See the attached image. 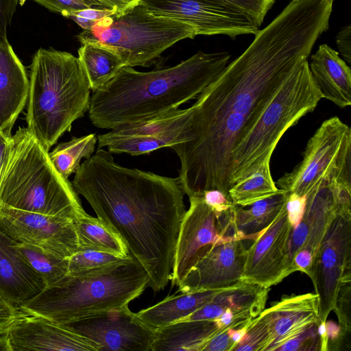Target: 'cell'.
Wrapping results in <instances>:
<instances>
[{
  "label": "cell",
  "mask_w": 351,
  "mask_h": 351,
  "mask_svg": "<svg viewBox=\"0 0 351 351\" xmlns=\"http://www.w3.org/2000/svg\"><path fill=\"white\" fill-rule=\"evenodd\" d=\"M189 202L176 241L170 280L172 285L180 284L204 248L234 234L231 211L217 216L202 196L189 197Z\"/></svg>",
  "instance_id": "14"
},
{
  "label": "cell",
  "mask_w": 351,
  "mask_h": 351,
  "mask_svg": "<svg viewBox=\"0 0 351 351\" xmlns=\"http://www.w3.org/2000/svg\"><path fill=\"white\" fill-rule=\"evenodd\" d=\"M77 53L93 92L104 86L124 66L115 50L99 43H82Z\"/></svg>",
  "instance_id": "28"
},
{
  "label": "cell",
  "mask_w": 351,
  "mask_h": 351,
  "mask_svg": "<svg viewBox=\"0 0 351 351\" xmlns=\"http://www.w3.org/2000/svg\"><path fill=\"white\" fill-rule=\"evenodd\" d=\"M29 83L27 128L49 151L88 112V80L78 57L40 48L33 57Z\"/></svg>",
  "instance_id": "4"
},
{
  "label": "cell",
  "mask_w": 351,
  "mask_h": 351,
  "mask_svg": "<svg viewBox=\"0 0 351 351\" xmlns=\"http://www.w3.org/2000/svg\"><path fill=\"white\" fill-rule=\"evenodd\" d=\"M308 276L319 298V322H325L335 308L341 289L351 284V213L333 218Z\"/></svg>",
  "instance_id": "11"
},
{
  "label": "cell",
  "mask_w": 351,
  "mask_h": 351,
  "mask_svg": "<svg viewBox=\"0 0 351 351\" xmlns=\"http://www.w3.org/2000/svg\"><path fill=\"white\" fill-rule=\"evenodd\" d=\"M306 200V196H301L295 193L288 194L286 209L288 221L293 228L299 223L302 218Z\"/></svg>",
  "instance_id": "40"
},
{
  "label": "cell",
  "mask_w": 351,
  "mask_h": 351,
  "mask_svg": "<svg viewBox=\"0 0 351 351\" xmlns=\"http://www.w3.org/2000/svg\"><path fill=\"white\" fill-rule=\"evenodd\" d=\"M336 43L343 59L351 64V25L343 26L336 36Z\"/></svg>",
  "instance_id": "43"
},
{
  "label": "cell",
  "mask_w": 351,
  "mask_h": 351,
  "mask_svg": "<svg viewBox=\"0 0 351 351\" xmlns=\"http://www.w3.org/2000/svg\"><path fill=\"white\" fill-rule=\"evenodd\" d=\"M308 67L322 98L341 108L351 105V70L337 51L326 44L320 45Z\"/></svg>",
  "instance_id": "23"
},
{
  "label": "cell",
  "mask_w": 351,
  "mask_h": 351,
  "mask_svg": "<svg viewBox=\"0 0 351 351\" xmlns=\"http://www.w3.org/2000/svg\"><path fill=\"white\" fill-rule=\"evenodd\" d=\"M318 323L308 326L282 343L276 351H320L321 339L318 332Z\"/></svg>",
  "instance_id": "35"
},
{
  "label": "cell",
  "mask_w": 351,
  "mask_h": 351,
  "mask_svg": "<svg viewBox=\"0 0 351 351\" xmlns=\"http://www.w3.org/2000/svg\"><path fill=\"white\" fill-rule=\"evenodd\" d=\"M278 191L271 176L270 161H267L254 173L234 184L228 191V195L234 205L245 207Z\"/></svg>",
  "instance_id": "30"
},
{
  "label": "cell",
  "mask_w": 351,
  "mask_h": 351,
  "mask_svg": "<svg viewBox=\"0 0 351 351\" xmlns=\"http://www.w3.org/2000/svg\"><path fill=\"white\" fill-rule=\"evenodd\" d=\"M18 248L31 267L40 276L46 287H51L68 275V260L40 247L19 243Z\"/></svg>",
  "instance_id": "32"
},
{
  "label": "cell",
  "mask_w": 351,
  "mask_h": 351,
  "mask_svg": "<svg viewBox=\"0 0 351 351\" xmlns=\"http://www.w3.org/2000/svg\"><path fill=\"white\" fill-rule=\"evenodd\" d=\"M97 144V136L92 133L60 143L49 154L56 169L68 179L78 170L82 158L87 159L94 154Z\"/></svg>",
  "instance_id": "31"
},
{
  "label": "cell",
  "mask_w": 351,
  "mask_h": 351,
  "mask_svg": "<svg viewBox=\"0 0 351 351\" xmlns=\"http://www.w3.org/2000/svg\"><path fill=\"white\" fill-rule=\"evenodd\" d=\"M288 193L279 189L276 194L248 206V208L234 206L232 223L235 235L254 241L258 234L276 219L287 203Z\"/></svg>",
  "instance_id": "27"
},
{
  "label": "cell",
  "mask_w": 351,
  "mask_h": 351,
  "mask_svg": "<svg viewBox=\"0 0 351 351\" xmlns=\"http://www.w3.org/2000/svg\"><path fill=\"white\" fill-rule=\"evenodd\" d=\"M247 247L235 234L226 235L204 248L178 285L180 293L233 287L243 274Z\"/></svg>",
  "instance_id": "16"
},
{
  "label": "cell",
  "mask_w": 351,
  "mask_h": 351,
  "mask_svg": "<svg viewBox=\"0 0 351 351\" xmlns=\"http://www.w3.org/2000/svg\"><path fill=\"white\" fill-rule=\"evenodd\" d=\"M192 106L173 110L143 120L125 123L97 136V149L112 154L140 156L179 143V135Z\"/></svg>",
  "instance_id": "12"
},
{
  "label": "cell",
  "mask_w": 351,
  "mask_h": 351,
  "mask_svg": "<svg viewBox=\"0 0 351 351\" xmlns=\"http://www.w3.org/2000/svg\"><path fill=\"white\" fill-rule=\"evenodd\" d=\"M0 228L19 243L68 258L80 250L76 220L0 206Z\"/></svg>",
  "instance_id": "13"
},
{
  "label": "cell",
  "mask_w": 351,
  "mask_h": 351,
  "mask_svg": "<svg viewBox=\"0 0 351 351\" xmlns=\"http://www.w3.org/2000/svg\"><path fill=\"white\" fill-rule=\"evenodd\" d=\"M104 8L121 13L138 4L141 0H94Z\"/></svg>",
  "instance_id": "44"
},
{
  "label": "cell",
  "mask_w": 351,
  "mask_h": 351,
  "mask_svg": "<svg viewBox=\"0 0 351 351\" xmlns=\"http://www.w3.org/2000/svg\"><path fill=\"white\" fill-rule=\"evenodd\" d=\"M148 284L146 271L133 258L99 270L68 274L19 308L28 315L67 324L128 305L145 291Z\"/></svg>",
  "instance_id": "6"
},
{
  "label": "cell",
  "mask_w": 351,
  "mask_h": 351,
  "mask_svg": "<svg viewBox=\"0 0 351 351\" xmlns=\"http://www.w3.org/2000/svg\"><path fill=\"white\" fill-rule=\"evenodd\" d=\"M224 330L217 320L178 321L155 330L151 351H202Z\"/></svg>",
  "instance_id": "25"
},
{
  "label": "cell",
  "mask_w": 351,
  "mask_h": 351,
  "mask_svg": "<svg viewBox=\"0 0 351 351\" xmlns=\"http://www.w3.org/2000/svg\"><path fill=\"white\" fill-rule=\"evenodd\" d=\"M223 289L176 293L135 314L143 324L155 330L185 318L208 303Z\"/></svg>",
  "instance_id": "26"
},
{
  "label": "cell",
  "mask_w": 351,
  "mask_h": 351,
  "mask_svg": "<svg viewBox=\"0 0 351 351\" xmlns=\"http://www.w3.org/2000/svg\"><path fill=\"white\" fill-rule=\"evenodd\" d=\"M66 17L70 12L88 8H105L94 0H33Z\"/></svg>",
  "instance_id": "36"
},
{
  "label": "cell",
  "mask_w": 351,
  "mask_h": 351,
  "mask_svg": "<svg viewBox=\"0 0 351 351\" xmlns=\"http://www.w3.org/2000/svg\"><path fill=\"white\" fill-rule=\"evenodd\" d=\"M157 16L193 27L197 35H226L232 38L254 34L259 26L245 16L206 0H141Z\"/></svg>",
  "instance_id": "15"
},
{
  "label": "cell",
  "mask_w": 351,
  "mask_h": 351,
  "mask_svg": "<svg viewBox=\"0 0 351 351\" xmlns=\"http://www.w3.org/2000/svg\"><path fill=\"white\" fill-rule=\"evenodd\" d=\"M342 182L351 181L323 179L306 195L302 218L292 230L288 243L285 277L298 271L308 276L328 227L339 213L337 190Z\"/></svg>",
  "instance_id": "10"
},
{
  "label": "cell",
  "mask_w": 351,
  "mask_h": 351,
  "mask_svg": "<svg viewBox=\"0 0 351 351\" xmlns=\"http://www.w3.org/2000/svg\"><path fill=\"white\" fill-rule=\"evenodd\" d=\"M326 335L328 338V350L330 344H335L345 334L343 332L340 325L329 320L325 322Z\"/></svg>",
  "instance_id": "45"
},
{
  "label": "cell",
  "mask_w": 351,
  "mask_h": 351,
  "mask_svg": "<svg viewBox=\"0 0 351 351\" xmlns=\"http://www.w3.org/2000/svg\"><path fill=\"white\" fill-rule=\"evenodd\" d=\"M293 229L285 205L247 248L242 282L270 288L286 278L287 250Z\"/></svg>",
  "instance_id": "18"
},
{
  "label": "cell",
  "mask_w": 351,
  "mask_h": 351,
  "mask_svg": "<svg viewBox=\"0 0 351 351\" xmlns=\"http://www.w3.org/2000/svg\"><path fill=\"white\" fill-rule=\"evenodd\" d=\"M236 345L228 330L208 340L202 351H233Z\"/></svg>",
  "instance_id": "42"
},
{
  "label": "cell",
  "mask_w": 351,
  "mask_h": 351,
  "mask_svg": "<svg viewBox=\"0 0 351 351\" xmlns=\"http://www.w3.org/2000/svg\"><path fill=\"white\" fill-rule=\"evenodd\" d=\"M24 313L0 294V335L8 332L16 319Z\"/></svg>",
  "instance_id": "38"
},
{
  "label": "cell",
  "mask_w": 351,
  "mask_h": 351,
  "mask_svg": "<svg viewBox=\"0 0 351 351\" xmlns=\"http://www.w3.org/2000/svg\"><path fill=\"white\" fill-rule=\"evenodd\" d=\"M116 14L108 8H88L70 12L66 17L75 21L83 30L91 29L99 21Z\"/></svg>",
  "instance_id": "37"
},
{
  "label": "cell",
  "mask_w": 351,
  "mask_h": 351,
  "mask_svg": "<svg viewBox=\"0 0 351 351\" xmlns=\"http://www.w3.org/2000/svg\"><path fill=\"white\" fill-rule=\"evenodd\" d=\"M0 351H12L8 332L0 335Z\"/></svg>",
  "instance_id": "46"
},
{
  "label": "cell",
  "mask_w": 351,
  "mask_h": 351,
  "mask_svg": "<svg viewBox=\"0 0 351 351\" xmlns=\"http://www.w3.org/2000/svg\"><path fill=\"white\" fill-rule=\"evenodd\" d=\"M302 161L276 183L286 193L306 196L322 180H351V129L338 117L324 121L309 138Z\"/></svg>",
  "instance_id": "9"
},
{
  "label": "cell",
  "mask_w": 351,
  "mask_h": 351,
  "mask_svg": "<svg viewBox=\"0 0 351 351\" xmlns=\"http://www.w3.org/2000/svg\"><path fill=\"white\" fill-rule=\"evenodd\" d=\"M322 98L306 60L283 82L232 153L231 184L254 173L271 155L283 134Z\"/></svg>",
  "instance_id": "7"
},
{
  "label": "cell",
  "mask_w": 351,
  "mask_h": 351,
  "mask_svg": "<svg viewBox=\"0 0 351 351\" xmlns=\"http://www.w3.org/2000/svg\"><path fill=\"white\" fill-rule=\"evenodd\" d=\"M12 351H99V345L66 324L24 313L8 331Z\"/></svg>",
  "instance_id": "19"
},
{
  "label": "cell",
  "mask_w": 351,
  "mask_h": 351,
  "mask_svg": "<svg viewBox=\"0 0 351 351\" xmlns=\"http://www.w3.org/2000/svg\"><path fill=\"white\" fill-rule=\"evenodd\" d=\"M20 0H0V38L7 39L8 29Z\"/></svg>",
  "instance_id": "41"
},
{
  "label": "cell",
  "mask_w": 351,
  "mask_h": 351,
  "mask_svg": "<svg viewBox=\"0 0 351 351\" xmlns=\"http://www.w3.org/2000/svg\"><path fill=\"white\" fill-rule=\"evenodd\" d=\"M195 29L171 19L157 16L141 2L121 13L99 21L77 35L79 41L107 45L120 56L124 66H149L177 42L193 38Z\"/></svg>",
  "instance_id": "8"
},
{
  "label": "cell",
  "mask_w": 351,
  "mask_h": 351,
  "mask_svg": "<svg viewBox=\"0 0 351 351\" xmlns=\"http://www.w3.org/2000/svg\"><path fill=\"white\" fill-rule=\"evenodd\" d=\"M328 27L314 5L291 0L198 95L179 143L171 147L180 159L178 178L189 197L215 189L229 198L234 149Z\"/></svg>",
  "instance_id": "1"
},
{
  "label": "cell",
  "mask_w": 351,
  "mask_h": 351,
  "mask_svg": "<svg viewBox=\"0 0 351 351\" xmlns=\"http://www.w3.org/2000/svg\"><path fill=\"white\" fill-rule=\"evenodd\" d=\"M271 343L270 326L263 310L249 322L245 335L233 351H267Z\"/></svg>",
  "instance_id": "34"
},
{
  "label": "cell",
  "mask_w": 351,
  "mask_h": 351,
  "mask_svg": "<svg viewBox=\"0 0 351 351\" xmlns=\"http://www.w3.org/2000/svg\"><path fill=\"white\" fill-rule=\"evenodd\" d=\"M130 256L121 257L112 254L82 249L67 258L68 274L77 275L101 269L132 260Z\"/></svg>",
  "instance_id": "33"
},
{
  "label": "cell",
  "mask_w": 351,
  "mask_h": 351,
  "mask_svg": "<svg viewBox=\"0 0 351 351\" xmlns=\"http://www.w3.org/2000/svg\"><path fill=\"white\" fill-rule=\"evenodd\" d=\"M228 52L198 51L178 64L150 71L122 67L90 96L88 118L98 128L122 124L179 108L196 99L228 65Z\"/></svg>",
  "instance_id": "3"
},
{
  "label": "cell",
  "mask_w": 351,
  "mask_h": 351,
  "mask_svg": "<svg viewBox=\"0 0 351 351\" xmlns=\"http://www.w3.org/2000/svg\"><path fill=\"white\" fill-rule=\"evenodd\" d=\"M264 311L271 333L267 351H276L282 343L319 322V298L312 293L287 296Z\"/></svg>",
  "instance_id": "21"
},
{
  "label": "cell",
  "mask_w": 351,
  "mask_h": 351,
  "mask_svg": "<svg viewBox=\"0 0 351 351\" xmlns=\"http://www.w3.org/2000/svg\"><path fill=\"white\" fill-rule=\"evenodd\" d=\"M80 250L90 249L121 257L129 255L122 240L102 221L84 211L76 220Z\"/></svg>",
  "instance_id": "29"
},
{
  "label": "cell",
  "mask_w": 351,
  "mask_h": 351,
  "mask_svg": "<svg viewBox=\"0 0 351 351\" xmlns=\"http://www.w3.org/2000/svg\"><path fill=\"white\" fill-rule=\"evenodd\" d=\"M71 183L145 269L148 287L163 289L186 212L180 178L121 166L101 148L81 163Z\"/></svg>",
  "instance_id": "2"
},
{
  "label": "cell",
  "mask_w": 351,
  "mask_h": 351,
  "mask_svg": "<svg viewBox=\"0 0 351 351\" xmlns=\"http://www.w3.org/2000/svg\"><path fill=\"white\" fill-rule=\"evenodd\" d=\"M45 287L19 250L18 242L0 228V294L19 308Z\"/></svg>",
  "instance_id": "20"
},
{
  "label": "cell",
  "mask_w": 351,
  "mask_h": 351,
  "mask_svg": "<svg viewBox=\"0 0 351 351\" xmlns=\"http://www.w3.org/2000/svg\"><path fill=\"white\" fill-rule=\"evenodd\" d=\"M202 197L206 204L217 216H221L235 206L224 193L219 190L206 191L203 193Z\"/></svg>",
  "instance_id": "39"
},
{
  "label": "cell",
  "mask_w": 351,
  "mask_h": 351,
  "mask_svg": "<svg viewBox=\"0 0 351 351\" xmlns=\"http://www.w3.org/2000/svg\"><path fill=\"white\" fill-rule=\"evenodd\" d=\"M99 345V351H151L155 330L125 305L67 324Z\"/></svg>",
  "instance_id": "17"
},
{
  "label": "cell",
  "mask_w": 351,
  "mask_h": 351,
  "mask_svg": "<svg viewBox=\"0 0 351 351\" xmlns=\"http://www.w3.org/2000/svg\"><path fill=\"white\" fill-rule=\"evenodd\" d=\"M27 128L11 136L0 176V206L77 220L85 210L72 183Z\"/></svg>",
  "instance_id": "5"
},
{
  "label": "cell",
  "mask_w": 351,
  "mask_h": 351,
  "mask_svg": "<svg viewBox=\"0 0 351 351\" xmlns=\"http://www.w3.org/2000/svg\"><path fill=\"white\" fill-rule=\"evenodd\" d=\"M269 290V287L241 282L223 289L208 303L180 321L215 320L228 308L254 319L264 310Z\"/></svg>",
  "instance_id": "24"
},
{
  "label": "cell",
  "mask_w": 351,
  "mask_h": 351,
  "mask_svg": "<svg viewBox=\"0 0 351 351\" xmlns=\"http://www.w3.org/2000/svg\"><path fill=\"white\" fill-rule=\"evenodd\" d=\"M25 69L8 40L0 38V131L11 135L29 93Z\"/></svg>",
  "instance_id": "22"
}]
</instances>
